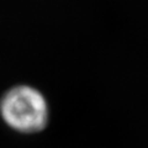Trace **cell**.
I'll use <instances>...</instances> for the list:
<instances>
[{
    "label": "cell",
    "instance_id": "1",
    "mask_svg": "<svg viewBox=\"0 0 148 148\" xmlns=\"http://www.w3.org/2000/svg\"><path fill=\"white\" fill-rule=\"evenodd\" d=\"M0 117L12 131L35 135L48 126L49 104L40 89L30 84H16L0 98Z\"/></svg>",
    "mask_w": 148,
    "mask_h": 148
}]
</instances>
